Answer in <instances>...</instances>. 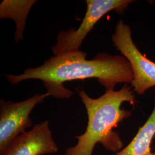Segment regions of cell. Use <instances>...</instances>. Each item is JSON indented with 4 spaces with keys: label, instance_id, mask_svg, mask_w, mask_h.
Masks as SVG:
<instances>
[{
    "label": "cell",
    "instance_id": "10",
    "mask_svg": "<svg viewBox=\"0 0 155 155\" xmlns=\"http://www.w3.org/2000/svg\"></svg>",
    "mask_w": 155,
    "mask_h": 155
},
{
    "label": "cell",
    "instance_id": "3",
    "mask_svg": "<svg viewBox=\"0 0 155 155\" xmlns=\"http://www.w3.org/2000/svg\"><path fill=\"white\" fill-rule=\"evenodd\" d=\"M132 0H86L87 11L77 29L61 31L58 35L57 43L52 48L54 55L79 50L84 39L96 23L106 13L114 11L122 14Z\"/></svg>",
    "mask_w": 155,
    "mask_h": 155
},
{
    "label": "cell",
    "instance_id": "9",
    "mask_svg": "<svg viewBox=\"0 0 155 155\" xmlns=\"http://www.w3.org/2000/svg\"><path fill=\"white\" fill-rule=\"evenodd\" d=\"M152 155H155V152H153V153H152Z\"/></svg>",
    "mask_w": 155,
    "mask_h": 155
},
{
    "label": "cell",
    "instance_id": "7",
    "mask_svg": "<svg viewBox=\"0 0 155 155\" xmlns=\"http://www.w3.org/2000/svg\"><path fill=\"white\" fill-rule=\"evenodd\" d=\"M36 0H4L0 4V18H10L16 23L15 39H23L28 14Z\"/></svg>",
    "mask_w": 155,
    "mask_h": 155
},
{
    "label": "cell",
    "instance_id": "2",
    "mask_svg": "<svg viewBox=\"0 0 155 155\" xmlns=\"http://www.w3.org/2000/svg\"><path fill=\"white\" fill-rule=\"evenodd\" d=\"M77 90L87 111V127L84 133L75 137L77 143L66 149L64 155H92L98 143L107 150H121L122 140L113 129L132 116V111L121 106L125 102L135 104L134 90L125 84L118 91L107 90L99 98H92L82 89Z\"/></svg>",
    "mask_w": 155,
    "mask_h": 155
},
{
    "label": "cell",
    "instance_id": "8",
    "mask_svg": "<svg viewBox=\"0 0 155 155\" xmlns=\"http://www.w3.org/2000/svg\"><path fill=\"white\" fill-rule=\"evenodd\" d=\"M155 137V98L153 109L134 137L115 155H152L151 143Z\"/></svg>",
    "mask_w": 155,
    "mask_h": 155
},
{
    "label": "cell",
    "instance_id": "4",
    "mask_svg": "<svg viewBox=\"0 0 155 155\" xmlns=\"http://www.w3.org/2000/svg\"><path fill=\"white\" fill-rule=\"evenodd\" d=\"M111 41L128 61L133 72L131 87L139 95L155 86V63L143 55L133 41L132 30L122 20L117 24Z\"/></svg>",
    "mask_w": 155,
    "mask_h": 155
},
{
    "label": "cell",
    "instance_id": "6",
    "mask_svg": "<svg viewBox=\"0 0 155 155\" xmlns=\"http://www.w3.org/2000/svg\"><path fill=\"white\" fill-rule=\"evenodd\" d=\"M58 151L49 122L45 121L35 124L30 131L18 136L0 151V155H44Z\"/></svg>",
    "mask_w": 155,
    "mask_h": 155
},
{
    "label": "cell",
    "instance_id": "1",
    "mask_svg": "<svg viewBox=\"0 0 155 155\" xmlns=\"http://www.w3.org/2000/svg\"><path fill=\"white\" fill-rule=\"evenodd\" d=\"M86 56L80 50L54 55L40 66L29 68L20 75L5 77L12 84L28 79L40 80L49 96L57 98H68L73 94L63 86L67 81L97 78L106 91L114 90L118 83L133 81L132 69L124 56L100 53L92 60H87Z\"/></svg>",
    "mask_w": 155,
    "mask_h": 155
},
{
    "label": "cell",
    "instance_id": "5",
    "mask_svg": "<svg viewBox=\"0 0 155 155\" xmlns=\"http://www.w3.org/2000/svg\"><path fill=\"white\" fill-rule=\"evenodd\" d=\"M49 94H37L19 102L0 101V151L31 127L29 115L33 108Z\"/></svg>",
    "mask_w": 155,
    "mask_h": 155
}]
</instances>
